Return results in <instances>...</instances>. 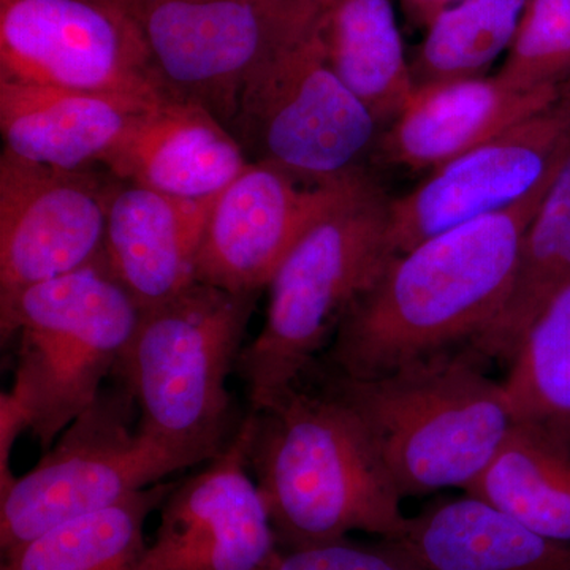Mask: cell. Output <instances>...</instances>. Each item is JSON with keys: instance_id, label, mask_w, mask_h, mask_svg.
I'll return each instance as SVG.
<instances>
[{"instance_id": "obj_1", "label": "cell", "mask_w": 570, "mask_h": 570, "mask_svg": "<svg viewBox=\"0 0 570 570\" xmlns=\"http://www.w3.org/2000/svg\"><path fill=\"white\" fill-rule=\"evenodd\" d=\"M553 181L395 255L337 326L330 373L382 376L482 335L508 299L524 232Z\"/></svg>"}, {"instance_id": "obj_2", "label": "cell", "mask_w": 570, "mask_h": 570, "mask_svg": "<svg viewBox=\"0 0 570 570\" xmlns=\"http://www.w3.org/2000/svg\"><path fill=\"white\" fill-rule=\"evenodd\" d=\"M250 412L249 471L281 550L336 542L354 531L385 540L404 534L403 497L340 396L298 382Z\"/></svg>"}, {"instance_id": "obj_3", "label": "cell", "mask_w": 570, "mask_h": 570, "mask_svg": "<svg viewBox=\"0 0 570 570\" xmlns=\"http://www.w3.org/2000/svg\"><path fill=\"white\" fill-rule=\"evenodd\" d=\"M480 358L450 348L376 377L328 371L322 385L355 412L401 497L468 491L515 426Z\"/></svg>"}, {"instance_id": "obj_4", "label": "cell", "mask_w": 570, "mask_h": 570, "mask_svg": "<svg viewBox=\"0 0 570 570\" xmlns=\"http://www.w3.org/2000/svg\"><path fill=\"white\" fill-rule=\"evenodd\" d=\"M390 204L376 179L363 176L307 228L276 269L266 287L265 324L236 363L250 409L302 381L351 306L393 261Z\"/></svg>"}, {"instance_id": "obj_5", "label": "cell", "mask_w": 570, "mask_h": 570, "mask_svg": "<svg viewBox=\"0 0 570 570\" xmlns=\"http://www.w3.org/2000/svg\"><path fill=\"white\" fill-rule=\"evenodd\" d=\"M258 294H232L195 283L141 309L137 332L111 377L134 395L138 430L193 466L234 438L227 379L246 346Z\"/></svg>"}, {"instance_id": "obj_6", "label": "cell", "mask_w": 570, "mask_h": 570, "mask_svg": "<svg viewBox=\"0 0 570 570\" xmlns=\"http://www.w3.org/2000/svg\"><path fill=\"white\" fill-rule=\"evenodd\" d=\"M141 307L104 254L67 275L0 296L3 343L17 340L13 390L31 411L29 431L47 452L121 362Z\"/></svg>"}, {"instance_id": "obj_7", "label": "cell", "mask_w": 570, "mask_h": 570, "mask_svg": "<svg viewBox=\"0 0 570 570\" xmlns=\"http://www.w3.org/2000/svg\"><path fill=\"white\" fill-rule=\"evenodd\" d=\"M110 381L39 463L0 497L2 553L193 466L134 425L132 393L119 379Z\"/></svg>"}, {"instance_id": "obj_8", "label": "cell", "mask_w": 570, "mask_h": 570, "mask_svg": "<svg viewBox=\"0 0 570 570\" xmlns=\"http://www.w3.org/2000/svg\"><path fill=\"white\" fill-rule=\"evenodd\" d=\"M235 126L255 160L311 184L370 174L384 132L326 62L317 26L257 70L243 92Z\"/></svg>"}, {"instance_id": "obj_9", "label": "cell", "mask_w": 570, "mask_h": 570, "mask_svg": "<svg viewBox=\"0 0 570 570\" xmlns=\"http://www.w3.org/2000/svg\"><path fill=\"white\" fill-rule=\"evenodd\" d=\"M0 78L145 102L171 97L134 11L104 0H0Z\"/></svg>"}, {"instance_id": "obj_10", "label": "cell", "mask_w": 570, "mask_h": 570, "mask_svg": "<svg viewBox=\"0 0 570 570\" xmlns=\"http://www.w3.org/2000/svg\"><path fill=\"white\" fill-rule=\"evenodd\" d=\"M134 14L170 96L202 105L228 129L257 70L317 26L292 24L262 0H142Z\"/></svg>"}, {"instance_id": "obj_11", "label": "cell", "mask_w": 570, "mask_h": 570, "mask_svg": "<svg viewBox=\"0 0 570 570\" xmlns=\"http://www.w3.org/2000/svg\"><path fill=\"white\" fill-rule=\"evenodd\" d=\"M570 156V81L549 105L450 160L390 204L396 255L469 220L519 204L557 178Z\"/></svg>"}, {"instance_id": "obj_12", "label": "cell", "mask_w": 570, "mask_h": 570, "mask_svg": "<svg viewBox=\"0 0 570 570\" xmlns=\"http://www.w3.org/2000/svg\"><path fill=\"white\" fill-rule=\"evenodd\" d=\"M254 415L204 471L176 483L138 570H276L281 547L253 475Z\"/></svg>"}, {"instance_id": "obj_13", "label": "cell", "mask_w": 570, "mask_h": 570, "mask_svg": "<svg viewBox=\"0 0 570 570\" xmlns=\"http://www.w3.org/2000/svg\"><path fill=\"white\" fill-rule=\"evenodd\" d=\"M110 179L0 156V296L91 264L104 254Z\"/></svg>"}, {"instance_id": "obj_14", "label": "cell", "mask_w": 570, "mask_h": 570, "mask_svg": "<svg viewBox=\"0 0 570 570\" xmlns=\"http://www.w3.org/2000/svg\"><path fill=\"white\" fill-rule=\"evenodd\" d=\"M366 175L311 184L250 160L214 198L195 261V283L232 294H261L307 228Z\"/></svg>"}, {"instance_id": "obj_15", "label": "cell", "mask_w": 570, "mask_h": 570, "mask_svg": "<svg viewBox=\"0 0 570 570\" xmlns=\"http://www.w3.org/2000/svg\"><path fill=\"white\" fill-rule=\"evenodd\" d=\"M562 88L519 91L497 75L425 86L385 127L373 164L430 174L549 107Z\"/></svg>"}, {"instance_id": "obj_16", "label": "cell", "mask_w": 570, "mask_h": 570, "mask_svg": "<svg viewBox=\"0 0 570 570\" xmlns=\"http://www.w3.org/2000/svg\"><path fill=\"white\" fill-rule=\"evenodd\" d=\"M214 198L187 200L110 179L104 257L141 309L195 284V261Z\"/></svg>"}, {"instance_id": "obj_17", "label": "cell", "mask_w": 570, "mask_h": 570, "mask_svg": "<svg viewBox=\"0 0 570 570\" xmlns=\"http://www.w3.org/2000/svg\"><path fill=\"white\" fill-rule=\"evenodd\" d=\"M250 164L245 146L212 111L168 97L138 116L105 159L112 178L187 200L217 197Z\"/></svg>"}, {"instance_id": "obj_18", "label": "cell", "mask_w": 570, "mask_h": 570, "mask_svg": "<svg viewBox=\"0 0 570 570\" xmlns=\"http://www.w3.org/2000/svg\"><path fill=\"white\" fill-rule=\"evenodd\" d=\"M156 104L0 78L3 151L62 170L104 165L138 116Z\"/></svg>"}, {"instance_id": "obj_19", "label": "cell", "mask_w": 570, "mask_h": 570, "mask_svg": "<svg viewBox=\"0 0 570 570\" xmlns=\"http://www.w3.org/2000/svg\"><path fill=\"white\" fill-rule=\"evenodd\" d=\"M426 570H570V543L464 493L436 499L396 540Z\"/></svg>"}, {"instance_id": "obj_20", "label": "cell", "mask_w": 570, "mask_h": 570, "mask_svg": "<svg viewBox=\"0 0 570 570\" xmlns=\"http://www.w3.org/2000/svg\"><path fill=\"white\" fill-rule=\"evenodd\" d=\"M317 36L326 62L379 124L395 121L415 86L393 0H328Z\"/></svg>"}, {"instance_id": "obj_21", "label": "cell", "mask_w": 570, "mask_h": 570, "mask_svg": "<svg viewBox=\"0 0 570 570\" xmlns=\"http://www.w3.org/2000/svg\"><path fill=\"white\" fill-rule=\"evenodd\" d=\"M509 363L502 389L513 423L570 453V279L540 306Z\"/></svg>"}, {"instance_id": "obj_22", "label": "cell", "mask_w": 570, "mask_h": 570, "mask_svg": "<svg viewBox=\"0 0 570 570\" xmlns=\"http://www.w3.org/2000/svg\"><path fill=\"white\" fill-rule=\"evenodd\" d=\"M176 482H159L111 508L63 521L3 551L0 570H138L145 524Z\"/></svg>"}, {"instance_id": "obj_23", "label": "cell", "mask_w": 570, "mask_h": 570, "mask_svg": "<svg viewBox=\"0 0 570 570\" xmlns=\"http://www.w3.org/2000/svg\"><path fill=\"white\" fill-rule=\"evenodd\" d=\"M570 279V156L543 195L523 243L512 288L493 324L469 347L485 358L510 360L547 298Z\"/></svg>"}, {"instance_id": "obj_24", "label": "cell", "mask_w": 570, "mask_h": 570, "mask_svg": "<svg viewBox=\"0 0 570 570\" xmlns=\"http://www.w3.org/2000/svg\"><path fill=\"white\" fill-rule=\"evenodd\" d=\"M464 493L520 523L570 543V453L513 426L490 466Z\"/></svg>"}, {"instance_id": "obj_25", "label": "cell", "mask_w": 570, "mask_h": 570, "mask_svg": "<svg viewBox=\"0 0 570 570\" xmlns=\"http://www.w3.org/2000/svg\"><path fill=\"white\" fill-rule=\"evenodd\" d=\"M528 0H461L428 26L411 61L415 91L439 82L487 77L509 51Z\"/></svg>"}, {"instance_id": "obj_26", "label": "cell", "mask_w": 570, "mask_h": 570, "mask_svg": "<svg viewBox=\"0 0 570 570\" xmlns=\"http://www.w3.org/2000/svg\"><path fill=\"white\" fill-rule=\"evenodd\" d=\"M497 77L519 91L570 81V0H528Z\"/></svg>"}, {"instance_id": "obj_27", "label": "cell", "mask_w": 570, "mask_h": 570, "mask_svg": "<svg viewBox=\"0 0 570 570\" xmlns=\"http://www.w3.org/2000/svg\"><path fill=\"white\" fill-rule=\"evenodd\" d=\"M276 570H426L396 540L362 546L348 539L281 550Z\"/></svg>"}, {"instance_id": "obj_28", "label": "cell", "mask_w": 570, "mask_h": 570, "mask_svg": "<svg viewBox=\"0 0 570 570\" xmlns=\"http://www.w3.org/2000/svg\"><path fill=\"white\" fill-rule=\"evenodd\" d=\"M31 428V411L17 390L0 395V497L14 485L18 478L11 472L10 459L14 442Z\"/></svg>"}, {"instance_id": "obj_29", "label": "cell", "mask_w": 570, "mask_h": 570, "mask_svg": "<svg viewBox=\"0 0 570 570\" xmlns=\"http://www.w3.org/2000/svg\"><path fill=\"white\" fill-rule=\"evenodd\" d=\"M273 13L292 24L313 28L328 0H262Z\"/></svg>"}, {"instance_id": "obj_30", "label": "cell", "mask_w": 570, "mask_h": 570, "mask_svg": "<svg viewBox=\"0 0 570 570\" xmlns=\"http://www.w3.org/2000/svg\"><path fill=\"white\" fill-rule=\"evenodd\" d=\"M409 24L419 29H428L439 14L461 0H400Z\"/></svg>"}, {"instance_id": "obj_31", "label": "cell", "mask_w": 570, "mask_h": 570, "mask_svg": "<svg viewBox=\"0 0 570 570\" xmlns=\"http://www.w3.org/2000/svg\"><path fill=\"white\" fill-rule=\"evenodd\" d=\"M104 2L115 3V6L122 7V9L134 11L142 0H104Z\"/></svg>"}]
</instances>
